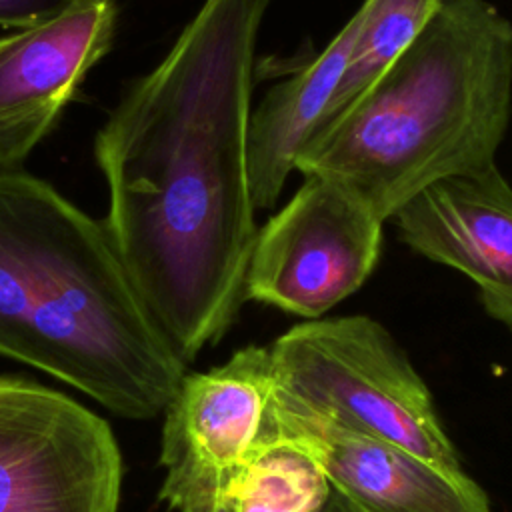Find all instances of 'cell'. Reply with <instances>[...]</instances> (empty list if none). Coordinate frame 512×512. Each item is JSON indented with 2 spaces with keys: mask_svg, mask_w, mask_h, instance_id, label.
I'll return each instance as SVG.
<instances>
[{
  "mask_svg": "<svg viewBox=\"0 0 512 512\" xmlns=\"http://www.w3.org/2000/svg\"><path fill=\"white\" fill-rule=\"evenodd\" d=\"M270 0H204L94 138L104 230L148 316L188 364L246 302L258 232L246 132Z\"/></svg>",
  "mask_w": 512,
  "mask_h": 512,
  "instance_id": "6da1fadb",
  "label": "cell"
},
{
  "mask_svg": "<svg viewBox=\"0 0 512 512\" xmlns=\"http://www.w3.org/2000/svg\"><path fill=\"white\" fill-rule=\"evenodd\" d=\"M0 356L136 420L160 414L186 374L102 220L22 170L0 172Z\"/></svg>",
  "mask_w": 512,
  "mask_h": 512,
  "instance_id": "7a4b0ae2",
  "label": "cell"
},
{
  "mask_svg": "<svg viewBox=\"0 0 512 512\" xmlns=\"http://www.w3.org/2000/svg\"><path fill=\"white\" fill-rule=\"evenodd\" d=\"M512 116V22L440 0L396 62L302 146L294 170L352 192L382 222L428 186L496 164Z\"/></svg>",
  "mask_w": 512,
  "mask_h": 512,
  "instance_id": "3957f363",
  "label": "cell"
},
{
  "mask_svg": "<svg viewBox=\"0 0 512 512\" xmlns=\"http://www.w3.org/2000/svg\"><path fill=\"white\" fill-rule=\"evenodd\" d=\"M268 352L278 406L462 468L426 382L378 320H304Z\"/></svg>",
  "mask_w": 512,
  "mask_h": 512,
  "instance_id": "277c9868",
  "label": "cell"
},
{
  "mask_svg": "<svg viewBox=\"0 0 512 512\" xmlns=\"http://www.w3.org/2000/svg\"><path fill=\"white\" fill-rule=\"evenodd\" d=\"M110 424L64 392L0 376V512H118Z\"/></svg>",
  "mask_w": 512,
  "mask_h": 512,
  "instance_id": "5b68a950",
  "label": "cell"
},
{
  "mask_svg": "<svg viewBox=\"0 0 512 512\" xmlns=\"http://www.w3.org/2000/svg\"><path fill=\"white\" fill-rule=\"evenodd\" d=\"M158 498L174 512H218L230 484L276 434L268 346H244L224 364L184 374L166 404Z\"/></svg>",
  "mask_w": 512,
  "mask_h": 512,
  "instance_id": "8992f818",
  "label": "cell"
},
{
  "mask_svg": "<svg viewBox=\"0 0 512 512\" xmlns=\"http://www.w3.org/2000/svg\"><path fill=\"white\" fill-rule=\"evenodd\" d=\"M382 220L344 186L304 176L258 228L246 300L318 320L364 286L382 252Z\"/></svg>",
  "mask_w": 512,
  "mask_h": 512,
  "instance_id": "52a82bcc",
  "label": "cell"
},
{
  "mask_svg": "<svg viewBox=\"0 0 512 512\" xmlns=\"http://www.w3.org/2000/svg\"><path fill=\"white\" fill-rule=\"evenodd\" d=\"M114 0H72L50 20L0 36V172L16 170L110 50Z\"/></svg>",
  "mask_w": 512,
  "mask_h": 512,
  "instance_id": "ba28073f",
  "label": "cell"
},
{
  "mask_svg": "<svg viewBox=\"0 0 512 512\" xmlns=\"http://www.w3.org/2000/svg\"><path fill=\"white\" fill-rule=\"evenodd\" d=\"M390 220L412 252L468 276L512 332V186L496 164L428 186Z\"/></svg>",
  "mask_w": 512,
  "mask_h": 512,
  "instance_id": "9c48e42d",
  "label": "cell"
},
{
  "mask_svg": "<svg viewBox=\"0 0 512 512\" xmlns=\"http://www.w3.org/2000/svg\"><path fill=\"white\" fill-rule=\"evenodd\" d=\"M274 426L308 448L334 490L360 512H492L488 494L462 468L436 464L276 402Z\"/></svg>",
  "mask_w": 512,
  "mask_h": 512,
  "instance_id": "30bf717a",
  "label": "cell"
},
{
  "mask_svg": "<svg viewBox=\"0 0 512 512\" xmlns=\"http://www.w3.org/2000/svg\"><path fill=\"white\" fill-rule=\"evenodd\" d=\"M356 24L352 14L322 52L270 88L250 110L246 158L256 210L276 206L302 146L324 120L344 74Z\"/></svg>",
  "mask_w": 512,
  "mask_h": 512,
  "instance_id": "8fae6325",
  "label": "cell"
},
{
  "mask_svg": "<svg viewBox=\"0 0 512 512\" xmlns=\"http://www.w3.org/2000/svg\"><path fill=\"white\" fill-rule=\"evenodd\" d=\"M332 496L314 454L276 432L234 478L218 512H324Z\"/></svg>",
  "mask_w": 512,
  "mask_h": 512,
  "instance_id": "7c38bea8",
  "label": "cell"
},
{
  "mask_svg": "<svg viewBox=\"0 0 512 512\" xmlns=\"http://www.w3.org/2000/svg\"><path fill=\"white\" fill-rule=\"evenodd\" d=\"M438 6L440 0L362 2V6L354 12L358 24L344 74L320 126L348 108L396 62V58L424 30V26L436 14Z\"/></svg>",
  "mask_w": 512,
  "mask_h": 512,
  "instance_id": "4fadbf2b",
  "label": "cell"
},
{
  "mask_svg": "<svg viewBox=\"0 0 512 512\" xmlns=\"http://www.w3.org/2000/svg\"><path fill=\"white\" fill-rule=\"evenodd\" d=\"M72 0H0L2 28H30L60 14Z\"/></svg>",
  "mask_w": 512,
  "mask_h": 512,
  "instance_id": "5bb4252c",
  "label": "cell"
},
{
  "mask_svg": "<svg viewBox=\"0 0 512 512\" xmlns=\"http://www.w3.org/2000/svg\"><path fill=\"white\" fill-rule=\"evenodd\" d=\"M324 512H360V510L352 502H348L340 492L334 490V496L328 502V506L324 508Z\"/></svg>",
  "mask_w": 512,
  "mask_h": 512,
  "instance_id": "9a60e30c",
  "label": "cell"
}]
</instances>
